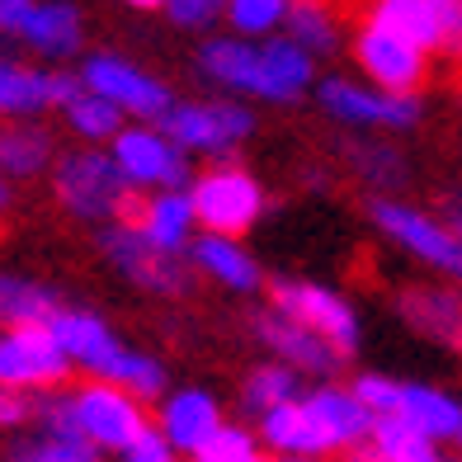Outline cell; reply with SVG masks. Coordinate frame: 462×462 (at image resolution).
Segmentation results:
<instances>
[{"label": "cell", "instance_id": "obj_1", "mask_svg": "<svg viewBox=\"0 0 462 462\" xmlns=\"http://www.w3.org/2000/svg\"><path fill=\"white\" fill-rule=\"evenodd\" d=\"M48 330L57 335V345L67 349V359L86 373L90 383L123 387V392H133L137 402H165V392H171L165 364L156 359V354H142L137 345H128L99 311L67 302L52 317Z\"/></svg>", "mask_w": 462, "mask_h": 462}, {"label": "cell", "instance_id": "obj_2", "mask_svg": "<svg viewBox=\"0 0 462 462\" xmlns=\"http://www.w3.org/2000/svg\"><path fill=\"white\" fill-rule=\"evenodd\" d=\"M48 184L61 213L99 231L114 222H133L142 203V194H133L128 180L118 175L109 146H71V152H61Z\"/></svg>", "mask_w": 462, "mask_h": 462}, {"label": "cell", "instance_id": "obj_3", "mask_svg": "<svg viewBox=\"0 0 462 462\" xmlns=\"http://www.w3.org/2000/svg\"><path fill=\"white\" fill-rule=\"evenodd\" d=\"M368 222L383 231V241H392L406 260L420 269L444 274L453 288H462V236L448 226V217H434L425 208H415L406 199H373Z\"/></svg>", "mask_w": 462, "mask_h": 462}, {"label": "cell", "instance_id": "obj_4", "mask_svg": "<svg viewBox=\"0 0 462 462\" xmlns=\"http://www.w3.org/2000/svg\"><path fill=\"white\" fill-rule=\"evenodd\" d=\"M189 199H194V213H199V226L213 231V236H245L255 231L264 208H269V194L264 184L245 171L236 161H217V165H203L189 184Z\"/></svg>", "mask_w": 462, "mask_h": 462}, {"label": "cell", "instance_id": "obj_5", "mask_svg": "<svg viewBox=\"0 0 462 462\" xmlns=\"http://www.w3.org/2000/svg\"><path fill=\"white\" fill-rule=\"evenodd\" d=\"M161 128L175 137V146L184 156H213V165H217L226 156H236L255 137V109L245 99H231V95L180 99Z\"/></svg>", "mask_w": 462, "mask_h": 462}, {"label": "cell", "instance_id": "obj_6", "mask_svg": "<svg viewBox=\"0 0 462 462\" xmlns=\"http://www.w3.org/2000/svg\"><path fill=\"white\" fill-rule=\"evenodd\" d=\"M95 245H99V260L114 269L123 283H133L146 298H189L194 292V269L189 260H175V255H161V250L142 236L133 222H114L95 231Z\"/></svg>", "mask_w": 462, "mask_h": 462}, {"label": "cell", "instance_id": "obj_7", "mask_svg": "<svg viewBox=\"0 0 462 462\" xmlns=\"http://www.w3.org/2000/svg\"><path fill=\"white\" fill-rule=\"evenodd\" d=\"M317 109L354 133H411L425 118L420 95H387L354 76H321L317 86Z\"/></svg>", "mask_w": 462, "mask_h": 462}, {"label": "cell", "instance_id": "obj_8", "mask_svg": "<svg viewBox=\"0 0 462 462\" xmlns=\"http://www.w3.org/2000/svg\"><path fill=\"white\" fill-rule=\"evenodd\" d=\"M269 307L307 326L311 335H321L330 349H340L345 359H354V349L364 340V321L340 288L317 283V279H269Z\"/></svg>", "mask_w": 462, "mask_h": 462}, {"label": "cell", "instance_id": "obj_9", "mask_svg": "<svg viewBox=\"0 0 462 462\" xmlns=\"http://www.w3.org/2000/svg\"><path fill=\"white\" fill-rule=\"evenodd\" d=\"M80 86L118 104L133 123H165L175 109V90L165 86L156 71H146L142 61L123 57V52H86L80 57Z\"/></svg>", "mask_w": 462, "mask_h": 462}, {"label": "cell", "instance_id": "obj_10", "mask_svg": "<svg viewBox=\"0 0 462 462\" xmlns=\"http://www.w3.org/2000/svg\"><path fill=\"white\" fill-rule=\"evenodd\" d=\"M109 156L133 194H171V189H189L199 175L161 123H128L114 137Z\"/></svg>", "mask_w": 462, "mask_h": 462}, {"label": "cell", "instance_id": "obj_11", "mask_svg": "<svg viewBox=\"0 0 462 462\" xmlns=\"http://www.w3.org/2000/svg\"><path fill=\"white\" fill-rule=\"evenodd\" d=\"M76 420L86 444L99 448L104 457H123L137 439L152 430V415H146V402H137L133 392L109 387V383H80L76 392Z\"/></svg>", "mask_w": 462, "mask_h": 462}, {"label": "cell", "instance_id": "obj_12", "mask_svg": "<svg viewBox=\"0 0 462 462\" xmlns=\"http://www.w3.org/2000/svg\"><path fill=\"white\" fill-rule=\"evenodd\" d=\"M349 52H354V67L364 71L368 86L387 90V95H420V86L430 80V52L415 48L402 33L368 24V19H364V29L354 33Z\"/></svg>", "mask_w": 462, "mask_h": 462}, {"label": "cell", "instance_id": "obj_13", "mask_svg": "<svg viewBox=\"0 0 462 462\" xmlns=\"http://www.w3.org/2000/svg\"><path fill=\"white\" fill-rule=\"evenodd\" d=\"M368 24L462 61V0H368Z\"/></svg>", "mask_w": 462, "mask_h": 462}, {"label": "cell", "instance_id": "obj_14", "mask_svg": "<svg viewBox=\"0 0 462 462\" xmlns=\"http://www.w3.org/2000/svg\"><path fill=\"white\" fill-rule=\"evenodd\" d=\"M71 359L57 345V335L48 326H29V330H0V387L14 392H61V383L71 377Z\"/></svg>", "mask_w": 462, "mask_h": 462}, {"label": "cell", "instance_id": "obj_15", "mask_svg": "<svg viewBox=\"0 0 462 462\" xmlns=\"http://www.w3.org/2000/svg\"><path fill=\"white\" fill-rule=\"evenodd\" d=\"M156 430L165 434V444H171L180 457H203L208 444L226 430V411L222 402L208 387H175L165 392V402H156Z\"/></svg>", "mask_w": 462, "mask_h": 462}, {"label": "cell", "instance_id": "obj_16", "mask_svg": "<svg viewBox=\"0 0 462 462\" xmlns=\"http://www.w3.org/2000/svg\"><path fill=\"white\" fill-rule=\"evenodd\" d=\"M255 340L269 349V359L298 368L302 377H311V383H335L340 368H345L340 349H330L321 335H311L307 326H298L292 317H283V311H274V307H264L255 317Z\"/></svg>", "mask_w": 462, "mask_h": 462}, {"label": "cell", "instance_id": "obj_17", "mask_svg": "<svg viewBox=\"0 0 462 462\" xmlns=\"http://www.w3.org/2000/svg\"><path fill=\"white\" fill-rule=\"evenodd\" d=\"M194 67L208 86H217L231 99H260L264 86V61H260V43H245L236 33H213L203 38L194 52Z\"/></svg>", "mask_w": 462, "mask_h": 462}, {"label": "cell", "instance_id": "obj_18", "mask_svg": "<svg viewBox=\"0 0 462 462\" xmlns=\"http://www.w3.org/2000/svg\"><path fill=\"white\" fill-rule=\"evenodd\" d=\"M302 406L311 411L317 430L326 434L330 453H359V448H368L377 415H373L349 387H340V383H317V387H307Z\"/></svg>", "mask_w": 462, "mask_h": 462}, {"label": "cell", "instance_id": "obj_19", "mask_svg": "<svg viewBox=\"0 0 462 462\" xmlns=\"http://www.w3.org/2000/svg\"><path fill=\"white\" fill-rule=\"evenodd\" d=\"M189 269H194L199 279L217 283L226 292H236V298H250V292L264 288V269L260 260L245 250V241L236 236H213V231H199V241L189 245Z\"/></svg>", "mask_w": 462, "mask_h": 462}, {"label": "cell", "instance_id": "obj_20", "mask_svg": "<svg viewBox=\"0 0 462 462\" xmlns=\"http://www.w3.org/2000/svg\"><path fill=\"white\" fill-rule=\"evenodd\" d=\"M133 226L161 250V255H175V260L189 255V245H194L199 231H203L189 189H171V194H142Z\"/></svg>", "mask_w": 462, "mask_h": 462}, {"label": "cell", "instance_id": "obj_21", "mask_svg": "<svg viewBox=\"0 0 462 462\" xmlns=\"http://www.w3.org/2000/svg\"><path fill=\"white\" fill-rule=\"evenodd\" d=\"M19 43L33 57L52 61V67H61L71 57H86V14H80L76 0H38V10L24 24V33H19Z\"/></svg>", "mask_w": 462, "mask_h": 462}, {"label": "cell", "instance_id": "obj_22", "mask_svg": "<svg viewBox=\"0 0 462 462\" xmlns=\"http://www.w3.org/2000/svg\"><path fill=\"white\" fill-rule=\"evenodd\" d=\"M260 61H264V86H260V104H298L307 90L317 95L321 76H317V57L302 43H292L288 33L260 43Z\"/></svg>", "mask_w": 462, "mask_h": 462}, {"label": "cell", "instance_id": "obj_23", "mask_svg": "<svg viewBox=\"0 0 462 462\" xmlns=\"http://www.w3.org/2000/svg\"><path fill=\"white\" fill-rule=\"evenodd\" d=\"M402 321L430 340L462 349V288H444V283H415L396 298Z\"/></svg>", "mask_w": 462, "mask_h": 462}, {"label": "cell", "instance_id": "obj_24", "mask_svg": "<svg viewBox=\"0 0 462 462\" xmlns=\"http://www.w3.org/2000/svg\"><path fill=\"white\" fill-rule=\"evenodd\" d=\"M48 109L57 114V71L0 52V118L24 123V118H38Z\"/></svg>", "mask_w": 462, "mask_h": 462}, {"label": "cell", "instance_id": "obj_25", "mask_svg": "<svg viewBox=\"0 0 462 462\" xmlns=\"http://www.w3.org/2000/svg\"><path fill=\"white\" fill-rule=\"evenodd\" d=\"M57 156H61V146L48 123H38V118L0 123V171L10 180H38L43 171L52 175Z\"/></svg>", "mask_w": 462, "mask_h": 462}, {"label": "cell", "instance_id": "obj_26", "mask_svg": "<svg viewBox=\"0 0 462 462\" xmlns=\"http://www.w3.org/2000/svg\"><path fill=\"white\" fill-rule=\"evenodd\" d=\"M67 307L57 288L43 279L0 269V330H29V326H52V317Z\"/></svg>", "mask_w": 462, "mask_h": 462}, {"label": "cell", "instance_id": "obj_27", "mask_svg": "<svg viewBox=\"0 0 462 462\" xmlns=\"http://www.w3.org/2000/svg\"><path fill=\"white\" fill-rule=\"evenodd\" d=\"M255 434H260V444L274 457H326L330 453L326 434L317 430V420H311V411L302 402L279 406V411H269L264 420H255Z\"/></svg>", "mask_w": 462, "mask_h": 462}, {"label": "cell", "instance_id": "obj_28", "mask_svg": "<svg viewBox=\"0 0 462 462\" xmlns=\"http://www.w3.org/2000/svg\"><path fill=\"white\" fill-rule=\"evenodd\" d=\"M402 420H411V425L434 439V444H444V439H453L457 444V430H462V402L453 392L434 387V383H406L402 387V411H396Z\"/></svg>", "mask_w": 462, "mask_h": 462}, {"label": "cell", "instance_id": "obj_29", "mask_svg": "<svg viewBox=\"0 0 462 462\" xmlns=\"http://www.w3.org/2000/svg\"><path fill=\"white\" fill-rule=\"evenodd\" d=\"M302 396H307V377L298 368H288L279 359H264V364H255V368L245 373V383H241V411L264 420L269 411L292 406V402H302Z\"/></svg>", "mask_w": 462, "mask_h": 462}, {"label": "cell", "instance_id": "obj_30", "mask_svg": "<svg viewBox=\"0 0 462 462\" xmlns=\"http://www.w3.org/2000/svg\"><path fill=\"white\" fill-rule=\"evenodd\" d=\"M349 171L373 189V199H396V189H406V180H411L406 156L392 142H377V137L349 142Z\"/></svg>", "mask_w": 462, "mask_h": 462}, {"label": "cell", "instance_id": "obj_31", "mask_svg": "<svg viewBox=\"0 0 462 462\" xmlns=\"http://www.w3.org/2000/svg\"><path fill=\"white\" fill-rule=\"evenodd\" d=\"M61 123H67V133L80 146H114V137L128 128V114L95 90H80L67 109H61Z\"/></svg>", "mask_w": 462, "mask_h": 462}, {"label": "cell", "instance_id": "obj_32", "mask_svg": "<svg viewBox=\"0 0 462 462\" xmlns=\"http://www.w3.org/2000/svg\"><path fill=\"white\" fill-rule=\"evenodd\" d=\"M288 38L292 43H302L311 57H330L340 52L345 33H340V19L330 14L326 0H292V14H288Z\"/></svg>", "mask_w": 462, "mask_h": 462}, {"label": "cell", "instance_id": "obj_33", "mask_svg": "<svg viewBox=\"0 0 462 462\" xmlns=\"http://www.w3.org/2000/svg\"><path fill=\"white\" fill-rule=\"evenodd\" d=\"M368 453H373V457H383V462H434V457H439V444L420 434L411 420H402V415H383V420L373 425Z\"/></svg>", "mask_w": 462, "mask_h": 462}, {"label": "cell", "instance_id": "obj_34", "mask_svg": "<svg viewBox=\"0 0 462 462\" xmlns=\"http://www.w3.org/2000/svg\"><path fill=\"white\" fill-rule=\"evenodd\" d=\"M292 0H231L226 5V33L245 38V43H269V38L288 33Z\"/></svg>", "mask_w": 462, "mask_h": 462}, {"label": "cell", "instance_id": "obj_35", "mask_svg": "<svg viewBox=\"0 0 462 462\" xmlns=\"http://www.w3.org/2000/svg\"><path fill=\"white\" fill-rule=\"evenodd\" d=\"M0 462H104V453L90 448L86 439L24 434V439H10V448L0 453Z\"/></svg>", "mask_w": 462, "mask_h": 462}, {"label": "cell", "instance_id": "obj_36", "mask_svg": "<svg viewBox=\"0 0 462 462\" xmlns=\"http://www.w3.org/2000/svg\"><path fill=\"white\" fill-rule=\"evenodd\" d=\"M33 434H52V439H86V434H80V420H76V396H71L67 387L38 396Z\"/></svg>", "mask_w": 462, "mask_h": 462}, {"label": "cell", "instance_id": "obj_37", "mask_svg": "<svg viewBox=\"0 0 462 462\" xmlns=\"http://www.w3.org/2000/svg\"><path fill=\"white\" fill-rule=\"evenodd\" d=\"M226 5L231 0H171V5H165V19L184 33L213 38V29L226 24Z\"/></svg>", "mask_w": 462, "mask_h": 462}, {"label": "cell", "instance_id": "obj_38", "mask_svg": "<svg viewBox=\"0 0 462 462\" xmlns=\"http://www.w3.org/2000/svg\"><path fill=\"white\" fill-rule=\"evenodd\" d=\"M199 462H264V444L255 430L236 425V420H226V430L208 444V453Z\"/></svg>", "mask_w": 462, "mask_h": 462}, {"label": "cell", "instance_id": "obj_39", "mask_svg": "<svg viewBox=\"0 0 462 462\" xmlns=\"http://www.w3.org/2000/svg\"><path fill=\"white\" fill-rule=\"evenodd\" d=\"M402 377H392V373H359V377H354V383H349V392L354 396H359V402L377 415V420H383V415H396V411H402Z\"/></svg>", "mask_w": 462, "mask_h": 462}, {"label": "cell", "instance_id": "obj_40", "mask_svg": "<svg viewBox=\"0 0 462 462\" xmlns=\"http://www.w3.org/2000/svg\"><path fill=\"white\" fill-rule=\"evenodd\" d=\"M33 420H38V396L33 392H14V387H0V434H33Z\"/></svg>", "mask_w": 462, "mask_h": 462}, {"label": "cell", "instance_id": "obj_41", "mask_svg": "<svg viewBox=\"0 0 462 462\" xmlns=\"http://www.w3.org/2000/svg\"><path fill=\"white\" fill-rule=\"evenodd\" d=\"M118 462H180V453H175L171 444H165V434L152 425V430H146V434H142L137 444H133L128 453H123Z\"/></svg>", "mask_w": 462, "mask_h": 462}, {"label": "cell", "instance_id": "obj_42", "mask_svg": "<svg viewBox=\"0 0 462 462\" xmlns=\"http://www.w3.org/2000/svg\"><path fill=\"white\" fill-rule=\"evenodd\" d=\"M33 10H38V0H0V38H14L19 43V33L33 19Z\"/></svg>", "mask_w": 462, "mask_h": 462}, {"label": "cell", "instance_id": "obj_43", "mask_svg": "<svg viewBox=\"0 0 462 462\" xmlns=\"http://www.w3.org/2000/svg\"><path fill=\"white\" fill-rule=\"evenodd\" d=\"M10 203H14V180H10L5 171H0V217L10 213Z\"/></svg>", "mask_w": 462, "mask_h": 462}, {"label": "cell", "instance_id": "obj_44", "mask_svg": "<svg viewBox=\"0 0 462 462\" xmlns=\"http://www.w3.org/2000/svg\"><path fill=\"white\" fill-rule=\"evenodd\" d=\"M444 217H448V226L457 231V236H462V194H453V199H448V208H444Z\"/></svg>", "mask_w": 462, "mask_h": 462}, {"label": "cell", "instance_id": "obj_45", "mask_svg": "<svg viewBox=\"0 0 462 462\" xmlns=\"http://www.w3.org/2000/svg\"><path fill=\"white\" fill-rule=\"evenodd\" d=\"M123 5H128V10H142V14H152V10L165 14V5H171V0H123Z\"/></svg>", "mask_w": 462, "mask_h": 462}, {"label": "cell", "instance_id": "obj_46", "mask_svg": "<svg viewBox=\"0 0 462 462\" xmlns=\"http://www.w3.org/2000/svg\"><path fill=\"white\" fill-rule=\"evenodd\" d=\"M345 462H383V457H373V453H349Z\"/></svg>", "mask_w": 462, "mask_h": 462}, {"label": "cell", "instance_id": "obj_47", "mask_svg": "<svg viewBox=\"0 0 462 462\" xmlns=\"http://www.w3.org/2000/svg\"><path fill=\"white\" fill-rule=\"evenodd\" d=\"M274 462H321V457H274Z\"/></svg>", "mask_w": 462, "mask_h": 462}, {"label": "cell", "instance_id": "obj_48", "mask_svg": "<svg viewBox=\"0 0 462 462\" xmlns=\"http://www.w3.org/2000/svg\"><path fill=\"white\" fill-rule=\"evenodd\" d=\"M434 462H462V457H444V453H439V457H434Z\"/></svg>", "mask_w": 462, "mask_h": 462}, {"label": "cell", "instance_id": "obj_49", "mask_svg": "<svg viewBox=\"0 0 462 462\" xmlns=\"http://www.w3.org/2000/svg\"><path fill=\"white\" fill-rule=\"evenodd\" d=\"M457 448H462V430H457Z\"/></svg>", "mask_w": 462, "mask_h": 462}]
</instances>
